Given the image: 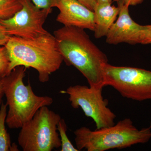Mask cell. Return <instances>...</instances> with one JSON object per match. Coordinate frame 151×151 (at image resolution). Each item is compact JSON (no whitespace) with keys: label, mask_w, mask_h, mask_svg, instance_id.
<instances>
[{"label":"cell","mask_w":151,"mask_h":151,"mask_svg":"<svg viewBox=\"0 0 151 151\" xmlns=\"http://www.w3.org/2000/svg\"><path fill=\"white\" fill-rule=\"evenodd\" d=\"M104 86H110L122 97L135 100H151V71L105 63L102 67Z\"/></svg>","instance_id":"obj_6"},{"label":"cell","mask_w":151,"mask_h":151,"mask_svg":"<svg viewBox=\"0 0 151 151\" xmlns=\"http://www.w3.org/2000/svg\"><path fill=\"white\" fill-rule=\"evenodd\" d=\"M4 95L3 88L2 78L0 77V106L3 103V97Z\"/></svg>","instance_id":"obj_21"},{"label":"cell","mask_w":151,"mask_h":151,"mask_svg":"<svg viewBox=\"0 0 151 151\" xmlns=\"http://www.w3.org/2000/svg\"><path fill=\"white\" fill-rule=\"evenodd\" d=\"M102 90L89 86L76 85L60 93L68 94L71 106L75 109L81 108L86 117L94 121L96 129H100L114 125L116 117L108 108V100L103 98Z\"/></svg>","instance_id":"obj_7"},{"label":"cell","mask_w":151,"mask_h":151,"mask_svg":"<svg viewBox=\"0 0 151 151\" xmlns=\"http://www.w3.org/2000/svg\"><path fill=\"white\" fill-rule=\"evenodd\" d=\"M139 44L142 45L151 44V25H142L140 34Z\"/></svg>","instance_id":"obj_16"},{"label":"cell","mask_w":151,"mask_h":151,"mask_svg":"<svg viewBox=\"0 0 151 151\" xmlns=\"http://www.w3.org/2000/svg\"><path fill=\"white\" fill-rule=\"evenodd\" d=\"M78 151H105L122 149L139 144H145L151 139V128L139 129L132 120L126 118L111 127L92 131L83 127L74 132Z\"/></svg>","instance_id":"obj_4"},{"label":"cell","mask_w":151,"mask_h":151,"mask_svg":"<svg viewBox=\"0 0 151 151\" xmlns=\"http://www.w3.org/2000/svg\"><path fill=\"white\" fill-rule=\"evenodd\" d=\"M9 60V73L18 66L32 68L38 73L40 81L45 83L59 69L63 58L50 33L36 38L12 36L4 45Z\"/></svg>","instance_id":"obj_2"},{"label":"cell","mask_w":151,"mask_h":151,"mask_svg":"<svg viewBox=\"0 0 151 151\" xmlns=\"http://www.w3.org/2000/svg\"><path fill=\"white\" fill-rule=\"evenodd\" d=\"M55 0H32L38 8L44 9H52L54 8Z\"/></svg>","instance_id":"obj_17"},{"label":"cell","mask_w":151,"mask_h":151,"mask_svg":"<svg viewBox=\"0 0 151 151\" xmlns=\"http://www.w3.org/2000/svg\"><path fill=\"white\" fill-rule=\"evenodd\" d=\"M97 4H111L112 0H97Z\"/></svg>","instance_id":"obj_22"},{"label":"cell","mask_w":151,"mask_h":151,"mask_svg":"<svg viewBox=\"0 0 151 151\" xmlns=\"http://www.w3.org/2000/svg\"><path fill=\"white\" fill-rule=\"evenodd\" d=\"M9 60L5 46L0 45V77H4L9 73Z\"/></svg>","instance_id":"obj_15"},{"label":"cell","mask_w":151,"mask_h":151,"mask_svg":"<svg viewBox=\"0 0 151 151\" xmlns=\"http://www.w3.org/2000/svg\"><path fill=\"white\" fill-rule=\"evenodd\" d=\"M94 12V36L96 38H100L106 36L116 21L119 8L111 5V4H97Z\"/></svg>","instance_id":"obj_11"},{"label":"cell","mask_w":151,"mask_h":151,"mask_svg":"<svg viewBox=\"0 0 151 151\" xmlns=\"http://www.w3.org/2000/svg\"><path fill=\"white\" fill-rule=\"evenodd\" d=\"M117 2L119 8V17L105 36L106 42L114 45L122 43L139 44L142 25L132 19L129 13V6L122 1Z\"/></svg>","instance_id":"obj_9"},{"label":"cell","mask_w":151,"mask_h":151,"mask_svg":"<svg viewBox=\"0 0 151 151\" xmlns=\"http://www.w3.org/2000/svg\"><path fill=\"white\" fill-rule=\"evenodd\" d=\"M91 10L94 11L97 4V0H77Z\"/></svg>","instance_id":"obj_19"},{"label":"cell","mask_w":151,"mask_h":151,"mask_svg":"<svg viewBox=\"0 0 151 151\" xmlns=\"http://www.w3.org/2000/svg\"><path fill=\"white\" fill-rule=\"evenodd\" d=\"M117 1H120L123 2L125 4L129 6H134L137 5L142 4L144 1V0H115Z\"/></svg>","instance_id":"obj_20"},{"label":"cell","mask_w":151,"mask_h":151,"mask_svg":"<svg viewBox=\"0 0 151 151\" xmlns=\"http://www.w3.org/2000/svg\"><path fill=\"white\" fill-rule=\"evenodd\" d=\"M150 127H151V123H150Z\"/></svg>","instance_id":"obj_23"},{"label":"cell","mask_w":151,"mask_h":151,"mask_svg":"<svg viewBox=\"0 0 151 151\" xmlns=\"http://www.w3.org/2000/svg\"><path fill=\"white\" fill-rule=\"evenodd\" d=\"M59 114L47 106L38 110L33 117L21 128L19 145L24 151H51L61 147L57 125Z\"/></svg>","instance_id":"obj_5"},{"label":"cell","mask_w":151,"mask_h":151,"mask_svg":"<svg viewBox=\"0 0 151 151\" xmlns=\"http://www.w3.org/2000/svg\"><path fill=\"white\" fill-rule=\"evenodd\" d=\"M57 130L59 133L61 142L60 151H78L72 145L67 135V127L65 120L61 119L57 125Z\"/></svg>","instance_id":"obj_14"},{"label":"cell","mask_w":151,"mask_h":151,"mask_svg":"<svg viewBox=\"0 0 151 151\" xmlns=\"http://www.w3.org/2000/svg\"><path fill=\"white\" fill-rule=\"evenodd\" d=\"M63 60L82 73L94 89H103L102 67L108 63L106 55L90 39L84 29L64 26L54 32Z\"/></svg>","instance_id":"obj_1"},{"label":"cell","mask_w":151,"mask_h":151,"mask_svg":"<svg viewBox=\"0 0 151 151\" xmlns=\"http://www.w3.org/2000/svg\"><path fill=\"white\" fill-rule=\"evenodd\" d=\"M19 1L22 8L10 18L1 19L9 35L32 39L48 34L43 24L52 9L39 8L32 0Z\"/></svg>","instance_id":"obj_8"},{"label":"cell","mask_w":151,"mask_h":151,"mask_svg":"<svg viewBox=\"0 0 151 151\" xmlns=\"http://www.w3.org/2000/svg\"><path fill=\"white\" fill-rule=\"evenodd\" d=\"M22 7L19 0H0V19L10 18Z\"/></svg>","instance_id":"obj_13"},{"label":"cell","mask_w":151,"mask_h":151,"mask_svg":"<svg viewBox=\"0 0 151 151\" xmlns=\"http://www.w3.org/2000/svg\"><path fill=\"white\" fill-rule=\"evenodd\" d=\"M7 105L2 103L0 108V151H12L10 136L6 128Z\"/></svg>","instance_id":"obj_12"},{"label":"cell","mask_w":151,"mask_h":151,"mask_svg":"<svg viewBox=\"0 0 151 151\" xmlns=\"http://www.w3.org/2000/svg\"><path fill=\"white\" fill-rule=\"evenodd\" d=\"M11 36L7 33L4 27L3 26L0 19V45L4 46L7 42Z\"/></svg>","instance_id":"obj_18"},{"label":"cell","mask_w":151,"mask_h":151,"mask_svg":"<svg viewBox=\"0 0 151 151\" xmlns=\"http://www.w3.org/2000/svg\"><path fill=\"white\" fill-rule=\"evenodd\" d=\"M59 11L56 21L66 26L94 31V12L77 0H55L54 8Z\"/></svg>","instance_id":"obj_10"},{"label":"cell","mask_w":151,"mask_h":151,"mask_svg":"<svg viewBox=\"0 0 151 151\" xmlns=\"http://www.w3.org/2000/svg\"><path fill=\"white\" fill-rule=\"evenodd\" d=\"M27 68L16 67L2 78L4 93L8 107L6 124L11 129L22 128L31 120L39 109L49 106L53 100L49 96L37 95L30 84L25 85L24 78Z\"/></svg>","instance_id":"obj_3"}]
</instances>
